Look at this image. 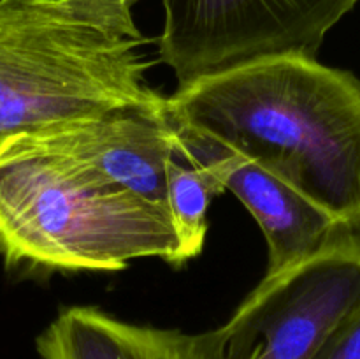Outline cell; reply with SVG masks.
Segmentation results:
<instances>
[{"mask_svg":"<svg viewBox=\"0 0 360 359\" xmlns=\"http://www.w3.org/2000/svg\"><path fill=\"white\" fill-rule=\"evenodd\" d=\"M176 129L278 176L360 227V81L316 56H273L199 77L167 97Z\"/></svg>","mask_w":360,"mask_h":359,"instance_id":"cell-1","label":"cell"},{"mask_svg":"<svg viewBox=\"0 0 360 359\" xmlns=\"http://www.w3.org/2000/svg\"><path fill=\"white\" fill-rule=\"evenodd\" d=\"M137 0H0V144L116 109L167 108L150 87Z\"/></svg>","mask_w":360,"mask_h":359,"instance_id":"cell-2","label":"cell"},{"mask_svg":"<svg viewBox=\"0 0 360 359\" xmlns=\"http://www.w3.org/2000/svg\"><path fill=\"white\" fill-rule=\"evenodd\" d=\"M0 253L9 264L65 271L122 270L139 257L185 264L169 208L37 134L0 144Z\"/></svg>","mask_w":360,"mask_h":359,"instance_id":"cell-3","label":"cell"},{"mask_svg":"<svg viewBox=\"0 0 360 359\" xmlns=\"http://www.w3.org/2000/svg\"><path fill=\"white\" fill-rule=\"evenodd\" d=\"M360 0H162L158 55L179 87L273 56H316Z\"/></svg>","mask_w":360,"mask_h":359,"instance_id":"cell-4","label":"cell"},{"mask_svg":"<svg viewBox=\"0 0 360 359\" xmlns=\"http://www.w3.org/2000/svg\"><path fill=\"white\" fill-rule=\"evenodd\" d=\"M360 306V245L266 275L221 331L234 359H311Z\"/></svg>","mask_w":360,"mask_h":359,"instance_id":"cell-5","label":"cell"},{"mask_svg":"<svg viewBox=\"0 0 360 359\" xmlns=\"http://www.w3.org/2000/svg\"><path fill=\"white\" fill-rule=\"evenodd\" d=\"M174 132L178 150L210 169L260 225L269 248L267 275L287 270L327 250L359 245L357 229L330 217L255 162L195 134L176 127Z\"/></svg>","mask_w":360,"mask_h":359,"instance_id":"cell-6","label":"cell"},{"mask_svg":"<svg viewBox=\"0 0 360 359\" xmlns=\"http://www.w3.org/2000/svg\"><path fill=\"white\" fill-rule=\"evenodd\" d=\"M37 136L109 182L169 208L167 164L176 132L167 108L116 109Z\"/></svg>","mask_w":360,"mask_h":359,"instance_id":"cell-7","label":"cell"},{"mask_svg":"<svg viewBox=\"0 0 360 359\" xmlns=\"http://www.w3.org/2000/svg\"><path fill=\"white\" fill-rule=\"evenodd\" d=\"M41 359H234L221 327L204 333L137 326L94 306H70L39 334Z\"/></svg>","mask_w":360,"mask_h":359,"instance_id":"cell-8","label":"cell"},{"mask_svg":"<svg viewBox=\"0 0 360 359\" xmlns=\"http://www.w3.org/2000/svg\"><path fill=\"white\" fill-rule=\"evenodd\" d=\"M224 192V185L210 169L178 150L174 137V153L167 164V204L185 263L202 252L210 204L213 197Z\"/></svg>","mask_w":360,"mask_h":359,"instance_id":"cell-9","label":"cell"},{"mask_svg":"<svg viewBox=\"0 0 360 359\" xmlns=\"http://www.w3.org/2000/svg\"><path fill=\"white\" fill-rule=\"evenodd\" d=\"M311 359H360V306L334 329Z\"/></svg>","mask_w":360,"mask_h":359,"instance_id":"cell-10","label":"cell"},{"mask_svg":"<svg viewBox=\"0 0 360 359\" xmlns=\"http://www.w3.org/2000/svg\"><path fill=\"white\" fill-rule=\"evenodd\" d=\"M357 238H359V245H360V227L357 229Z\"/></svg>","mask_w":360,"mask_h":359,"instance_id":"cell-11","label":"cell"}]
</instances>
